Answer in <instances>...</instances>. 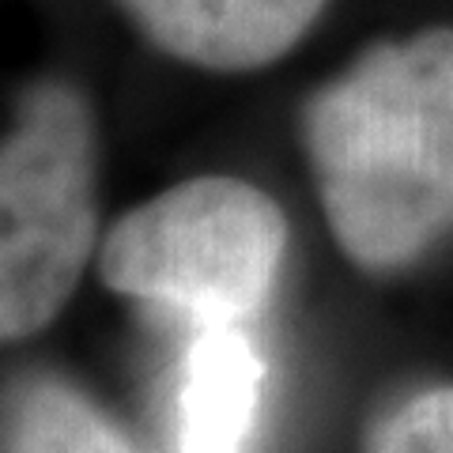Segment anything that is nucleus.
I'll return each instance as SVG.
<instances>
[{"instance_id":"5","label":"nucleus","mask_w":453,"mask_h":453,"mask_svg":"<svg viewBox=\"0 0 453 453\" xmlns=\"http://www.w3.org/2000/svg\"><path fill=\"white\" fill-rule=\"evenodd\" d=\"M265 359L238 321H196L174 386L178 453H250Z\"/></svg>"},{"instance_id":"2","label":"nucleus","mask_w":453,"mask_h":453,"mask_svg":"<svg viewBox=\"0 0 453 453\" xmlns=\"http://www.w3.org/2000/svg\"><path fill=\"white\" fill-rule=\"evenodd\" d=\"M95 118L76 88L38 80L0 140V340L57 318L95 250Z\"/></svg>"},{"instance_id":"6","label":"nucleus","mask_w":453,"mask_h":453,"mask_svg":"<svg viewBox=\"0 0 453 453\" xmlns=\"http://www.w3.org/2000/svg\"><path fill=\"white\" fill-rule=\"evenodd\" d=\"M0 453H140L113 423L53 378L23 381L0 412Z\"/></svg>"},{"instance_id":"1","label":"nucleus","mask_w":453,"mask_h":453,"mask_svg":"<svg viewBox=\"0 0 453 453\" xmlns=\"http://www.w3.org/2000/svg\"><path fill=\"white\" fill-rule=\"evenodd\" d=\"M303 140L340 250L393 273L453 231V27L378 42L306 103Z\"/></svg>"},{"instance_id":"4","label":"nucleus","mask_w":453,"mask_h":453,"mask_svg":"<svg viewBox=\"0 0 453 453\" xmlns=\"http://www.w3.org/2000/svg\"><path fill=\"white\" fill-rule=\"evenodd\" d=\"M163 53L211 73L280 61L318 23L325 0H118Z\"/></svg>"},{"instance_id":"7","label":"nucleus","mask_w":453,"mask_h":453,"mask_svg":"<svg viewBox=\"0 0 453 453\" xmlns=\"http://www.w3.org/2000/svg\"><path fill=\"white\" fill-rule=\"evenodd\" d=\"M366 453H453V386L423 389L381 416Z\"/></svg>"},{"instance_id":"3","label":"nucleus","mask_w":453,"mask_h":453,"mask_svg":"<svg viewBox=\"0 0 453 453\" xmlns=\"http://www.w3.org/2000/svg\"><path fill=\"white\" fill-rule=\"evenodd\" d=\"M288 219L242 178H193L113 223L98 273L113 291L193 321H242L273 295Z\"/></svg>"}]
</instances>
